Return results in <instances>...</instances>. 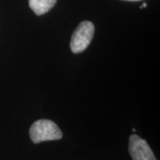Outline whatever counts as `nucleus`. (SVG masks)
<instances>
[{
	"mask_svg": "<svg viewBox=\"0 0 160 160\" xmlns=\"http://www.w3.org/2000/svg\"><path fill=\"white\" fill-rule=\"evenodd\" d=\"M29 136L34 143L56 141L62 138V132L52 120L39 119L34 122L29 129Z\"/></svg>",
	"mask_w": 160,
	"mask_h": 160,
	"instance_id": "1",
	"label": "nucleus"
},
{
	"mask_svg": "<svg viewBox=\"0 0 160 160\" xmlns=\"http://www.w3.org/2000/svg\"><path fill=\"white\" fill-rule=\"evenodd\" d=\"M94 35V25L88 21H84L76 28L70 39V50L74 53H79L90 45Z\"/></svg>",
	"mask_w": 160,
	"mask_h": 160,
	"instance_id": "2",
	"label": "nucleus"
},
{
	"mask_svg": "<svg viewBox=\"0 0 160 160\" xmlns=\"http://www.w3.org/2000/svg\"><path fill=\"white\" fill-rule=\"evenodd\" d=\"M129 153L132 160H157L148 142L136 134L130 136Z\"/></svg>",
	"mask_w": 160,
	"mask_h": 160,
	"instance_id": "3",
	"label": "nucleus"
},
{
	"mask_svg": "<svg viewBox=\"0 0 160 160\" xmlns=\"http://www.w3.org/2000/svg\"><path fill=\"white\" fill-rule=\"evenodd\" d=\"M56 2L57 0H29V6L36 15L40 16L50 11Z\"/></svg>",
	"mask_w": 160,
	"mask_h": 160,
	"instance_id": "4",
	"label": "nucleus"
},
{
	"mask_svg": "<svg viewBox=\"0 0 160 160\" xmlns=\"http://www.w3.org/2000/svg\"><path fill=\"white\" fill-rule=\"evenodd\" d=\"M145 7H147V4L146 3H143L142 6H140V8H145Z\"/></svg>",
	"mask_w": 160,
	"mask_h": 160,
	"instance_id": "5",
	"label": "nucleus"
},
{
	"mask_svg": "<svg viewBox=\"0 0 160 160\" xmlns=\"http://www.w3.org/2000/svg\"><path fill=\"white\" fill-rule=\"evenodd\" d=\"M124 1H130V2H137V1H142V0H124Z\"/></svg>",
	"mask_w": 160,
	"mask_h": 160,
	"instance_id": "6",
	"label": "nucleus"
}]
</instances>
